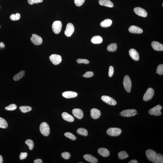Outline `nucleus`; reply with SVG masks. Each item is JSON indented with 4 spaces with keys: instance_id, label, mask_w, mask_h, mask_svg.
<instances>
[{
    "instance_id": "nucleus-9",
    "label": "nucleus",
    "mask_w": 163,
    "mask_h": 163,
    "mask_svg": "<svg viewBox=\"0 0 163 163\" xmlns=\"http://www.w3.org/2000/svg\"><path fill=\"white\" fill-rule=\"evenodd\" d=\"M49 59L52 63L55 65H57L61 62L62 60L61 56L59 55L53 54L50 56Z\"/></svg>"
},
{
    "instance_id": "nucleus-3",
    "label": "nucleus",
    "mask_w": 163,
    "mask_h": 163,
    "mask_svg": "<svg viewBox=\"0 0 163 163\" xmlns=\"http://www.w3.org/2000/svg\"><path fill=\"white\" fill-rule=\"evenodd\" d=\"M121 129L118 128H110L107 131V134L110 136L117 137L121 135Z\"/></svg>"
},
{
    "instance_id": "nucleus-32",
    "label": "nucleus",
    "mask_w": 163,
    "mask_h": 163,
    "mask_svg": "<svg viewBox=\"0 0 163 163\" xmlns=\"http://www.w3.org/2000/svg\"><path fill=\"white\" fill-rule=\"evenodd\" d=\"M21 15L19 13H16V14H12L10 17V19L12 21L18 20L20 19Z\"/></svg>"
},
{
    "instance_id": "nucleus-21",
    "label": "nucleus",
    "mask_w": 163,
    "mask_h": 163,
    "mask_svg": "<svg viewBox=\"0 0 163 163\" xmlns=\"http://www.w3.org/2000/svg\"><path fill=\"white\" fill-rule=\"evenodd\" d=\"M99 4L100 5L106 7L112 8L114 7V4L110 0H99Z\"/></svg>"
},
{
    "instance_id": "nucleus-7",
    "label": "nucleus",
    "mask_w": 163,
    "mask_h": 163,
    "mask_svg": "<svg viewBox=\"0 0 163 163\" xmlns=\"http://www.w3.org/2000/svg\"><path fill=\"white\" fill-rule=\"evenodd\" d=\"M61 22L59 21H56L53 22L52 25L53 31L56 34H58L61 31L62 28Z\"/></svg>"
},
{
    "instance_id": "nucleus-8",
    "label": "nucleus",
    "mask_w": 163,
    "mask_h": 163,
    "mask_svg": "<svg viewBox=\"0 0 163 163\" xmlns=\"http://www.w3.org/2000/svg\"><path fill=\"white\" fill-rule=\"evenodd\" d=\"M154 93V90L152 88H148L144 95L143 100L145 101H149L153 98Z\"/></svg>"
},
{
    "instance_id": "nucleus-11",
    "label": "nucleus",
    "mask_w": 163,
    "mask_h": 163,
    "mask_svg": "<svg viewBox=\"0 0 163 163\" xmlns=\"http://www.w3.org/2000/svg\"><path fill=\"white\" fill-rule=\"evenodd\" d=\"M30 39L31 42L36 45H40L43 42L42 38L36 34H33Z\"/></svg>"
},
{
    "instance_id": "nucleus-47",
    "label": "nucleus",
    "mask_w": 163,
    "mask_h": 163,
    "mask_svg": "<svg viewBox=\"0 0 163 163\" xmlns=\"http://www.w3.org/2000/svg\"><path fill=\"white\" fill-rule=\"evenodd\" d=\"M3 159L2 156L0 155V163H2L3 162Z\"/></svg>"
},
{
    "instance_id": "nucleus-36",
    "label": "nucleus",
    "mask_w": 163,
    "mask_h": 163,
    "mask_svg": "<svg viewBox=\"0 0 163 163\" xmlns=\"http://www.w3.org/2000/svg\"><path fill=\"white\" fill-rule=\"evenodd\" d=\"M156 72L160 75H162L163 74V65L161 64L158 65L157 68Z\"/></svg>"
},
{
    "instance_id": "nucleus-40",
    "label": "nucleus",
    "mask_w": 163,
    "mask_h": 163,
    "mask_svg": "<svg viewBox=\"0 0 163 163\" xmlns=\"http://www.w3.org/2000/svg\"><path fill=\"white\" fill-rule=\"evenodd\" d=\"M94 75V73L92 72H87L82 76L85 78H90L92 77Z\"/></svg>"
},
{
    "instance_id": "nucleus-25",
    "label": "nucleus",
    "mask_w": 163,
    "mask_h": 163,
    "mask_svg": "<svg viewBox=\"0 0 163 163\" xmlns=\"http://www.w3.org/2000/svg\"><path fill=\"white\" fill-rule=\"evenodd\" d=\"M103 39L100 36H94L91 39V42L94 44H100L103 42Z\"/></svg>"
},
{
    "instance_id": "nucleus-45",
    "label": "nucleus",
    "mask_w": 163,
    "mask_h": 163,
    "mask_svg": "<svg viewBox=\"0 0 163 163\" xmlns=\"http://www.w3.org/2000/svg\"><path fill=\"white\" fill-rule=\"evenodd\" d=\"M138 161L134 159L132 160L129 162L128 163H138Z\"/></svg>"
},
{
    "instance_id": "nucleus-6",
    "label": "nucleus",
    "mask_w": 163,
    "mask_h": 163,
    "mask_svg": "<svg viewBox=\"0 0 163 163\" xmlns=\"http://www.w3.org/2000/svg\"><path fill=\"white\" fill-rule=\"evenodd\" d=\"M137 111L134 109H129L123 110L120 113V115L124 117H130L136 115Z\"/></svg>"
},
{
    "instance_id": "nucleus-18",
    "label": "nucleus",
    "mask_w": 163,
    "mask_h": 163,
    "mask_svg": "<svg viewBox=\"0 0 163 163\" xmlns=\"http://www.w3.org/2000/svg\"><path fill=\"white\" fill-rule=\"evenodd\" d=\"M62 95L63 97L67 99L75 98L77 96V93L69 91L63 92Z\"/></svg>"
},
{
    "instance_id": "nucleus-42",
    "label": "nucleus",
    "mask_w": 163,
    "mask_h": 163,
    "mask_svg": "<svg viewBox=\"0 0 163 163\" xmlns=\"http://www.w3.org/2000/svg\"><path fill=\"white\" fill-rule=\"evenodd\" d=\"M114 69L112 66L109 67V75L110 77H112L114 74Z\"/></svg>"
},
{
    "instance_id": "nucleus-26",
    "label": "nucleus",
    "mask_w": 163,
    "mask_h": 163,
    "mask_svg": "<svg viewBox=\"0 0 163 163\" xmlns=\"http://www.w3.org/2000/svg\"><path fill=\"white\" fill-rule=\"evenodd\" d=\"M25 74V71H22L17 74L13 77V80L15 81L19 80L23 77Z\"/></svg>"
},
{
    "instance_id": "nucleus-48",
    "label": "nucleus",
    "mask_w": 163,
    "mask_h": 163,
    "mask_svg": "<svg viewBox=\"0 0 163 163\" xmlns=\"http://www.w3.org/2000/svg\"><path fill=\"white\" fill-rule=\"evenodd\" d=\"M156 74H157V72H156Z\"/></svg>"
},
{
    "instance_id": "nucleus-15",
    "label": "nucleus",
    "mask_w": 163,
    "mask_h": 163,
    "mask_svg": "<svg viewBox=\"0 0 163 163\" xmlns=\"http://www.w3.org/2000/svg\"><path fill=\"white\" fill-rule=\"evenodd\" d=\"M72 113L73 115L79 119H81L83 116V111L80 109H75L73 110Z\"/></svg>"
},
{
    "instance_id": "nucleus-16",
    "label": "nucleus",
    "mask_w": 163,
    "mask_h": 163,
    "mask_svg": "<svg viewBox=\"0 0 163 163\" xmlns=\"http://www.w3.org/2000/svg\"><path fill=\"white\" fill-rule=\"evenodd\" d=\"M129 54L133 59L135 61H138L139 59V55L138 52L134 49H132L129 51Z\"/></svg>"
},
{
    "instance_id": "nucleus-34",
    "label": "nucleus",
    "mask_w": 163,
    "mask_h": 163,
    "mask_svg": "<svg viewBox=\"0 0 163 163\" xmlns=\"http://www.w3.org/2000/svg\"><path fill=\"white\" fill-rule=\"evenodd\" d=\"M64 136L67 138H69L70 139L73 140V141H75L76 139V138L75 136L71 133H65L64 134Z\"/></svg>"
},
{
    "instance_id": "nucleus-43",
    "label": "nucleus",
    "mask_w": 163,
    "mask_h": 163,
    "mask_svg": "<svg viewBox=\"0 0 163 163\" xmlns=\"http://www.w3.org/2000/svg\"><path fill=\"white\" fill-rule=\"evenodd\" d=\"M28 154L26 152L24 153H21L20 155L19 158L21 160H23L25 159L26 158Z\"/></svg>"
},
{
    "instance_id": "nucleus-20",
    "label": "nucleus",
    "mask_w": 163,
    "mask_h": 163,
    "mask_svg": "<svg viewBox=\"0 0 163 163\" xmlns=\"http://www.w3.org/2000/svg\"><path fill=\"white\" fill-rule=\"evenodd\" d=\"M83 158L85 160L90 162L96 163L98 162V160L96 158L94 157L92 155L90 154H86L83 156Z\"/></svg>"
},
{
    "instance_id": "nucleus-33",
    "label": "nucleus",
    "mask_w": 163,
    "mask_h": 163,
    "mask_svg": "<svg viewBox=\"0 0 163 163\" xmlns=\"http://www.w3.org/2000/svg\"><path fill=\"white\" fill-rule=\"evenodd\" d=\"M25 143V144L28 146L30 150H32L34 146V144L32 140L30 139L27 140Z\"/></svg>"
},
{
    "instance_id": "nucleus-41",
    "label": "nucleus",
    "mask_w": 163,
    "mask_h": 163,
    "mask_svg": "<svg viewBox=\"0 0 163 163\" xmlns=\"http://www.w3.org/2000/svg\"><path fill=\"white\" fill-rule=\"evenodd\" d=\"M43 0H28V4L30 5H33L34 4L42 3Z\"/></svg>"
},
{
    "instance_id": "nucleus-49",
    "label": "nucleus",
    "mask_w": 163,
    "mask_h": 163,
    "mask_svg": "<svg viewBox=\"0 0 163 163\" xmlns=\"http://www.w3.org/2000/svg\"><path fill=\"white\" fill-rule=\"evenodd\" d=\"M1 28V26H0V28Z\"/></svg>"
},
{
    "instance_id": "nucleus-24",
    "label": "nucleus",
    "mask_w": 163,
    "mask_h": 163,
    "mask_svg": "<svg viewBox=\"0 0 163 163\" xmlns=\"http://www.w3.org/2000/svg\"><path fill=\"white\" fill-rule=\"evenodd\" d=\"M112 23V21L109 19H107L102 21L100 23V25L103 28H107L110 26Z\"/></svg>"
},
{
    "instance_id": "nucleus-37",
    "label": "nucleus",
    "mask_w": 163,
    "mask_h": 163,
    "mask_svg": "<svg viewBox=\"0 0 163 163\" xmlns=\"http://www.w3.org/2000/svg\"><path fill=\"white\" fill-rule=\"evenodd\" d=\"M61 155L62 157L65 159H69L71 156L70 154L67 152H63L61 153Z\"/></svg>"
},
{
    "instance_id": "nucleus-5",
    "label": "nucleus",
    "mask_w": 163,
    "mask_h": 163,
    "mask_svg": "<svg viewBox=\"0 0 163 163\" xmlns=\"http://www.w3.org/2000/svg\"><path fill=\"white\" fill-rule=\"evenodd\" d=\"M162 107L160 105H157L155 107L150 109L149 110V113L151 115L159 116L162 115V112L160 111L162 109Z\"/></svg>"
},
{
    "instance_id": "nucleus-39",
    "label": "nucleus",
    "mask_w": 163,
    "mask_h": 163,
    "mask_svg": "<svg viewBox=\"0 0 163 163\" xmlns=\"http://www.w3.org/2000/svg\"><path fill=\"white\" fill-rule=\"evenodd\" d=\"M85 0H74V3L77 7L81 6L85 2Z\"/></svg>"
},
{
    "instance_id": "nucleus-14",
    "label": "nucleus",
    "mask_w": 163,
    "mask_h": 163,
    "mask_svg": "<svg viewBox=\"0 0 163 163\" xmlns=\"http://www.w3.org/2000/svg\"><path fill=\"white\" fill-rule=\"evenodd\" d=\"M90 112L91 117L94 119H97L100 118L101 115L100 111L95 108L91 109Z\"/></svg>"
},
{
    "instance_id": "nucleus-13",
    "label": "nucleus",
    "mask_w": 163,
    "mask_h": 163,
    "mask_svg": "<svg viewBox=\"0 0 163 163\" xmlns=\"http://www.w3.org/2000/svg\"><path fill=\"white\" fill-rule=\"evenodd\" d=\"M134 11L137 15L143 17H145L147 16V13L146 11L141 7L135 8L134 9Z\"/></svg>"
},
{
    "instance_id": "nucleus-10",
    "label": "nucleus",
    "mask_w": 163,
    "mask_h": 163,
    "mask_svg": "<svg viewBox=\"0 0 163 163\" xmlns=\"http://www.w3.org/2000/svg\"><path fill=\"white\" fill-rule=\"evenodd\" d=\"M74 31V27L72 24L68 23L67 24L66 28L64 31L66 36L68 37H70L73 34Z\"/></svg>"
},
{
    "instance_id": "nucleus-17",
    "label": "nucleus",
    "mask_w": 163,
    "mask_h": 163,
    "mask_svg": "<svg viewBox=\"0 0 163 163\" xmlns=\"http://www.w3.org/2000/svg\"><path fill=\"white\" fill-rule=\"evenodd\" d=\"M151 46L154 49L158 51H163V45L159 42L154 41L152 43Z\"/></svg>"
},
{
    "instance_id": "nucleus-29",
    "label": "nucleus",
    "mask_w": 163,
    "mask_h": 163,
    "mask_svg": "<svg viewBox=\"0 0 163 163\" xmlns=\"http://www.w3.org/2000/svg\"><path fill=\"white\" fill-rule=\"evenodd\" d=\"M8 126V124L6 120L0 117V128L5 129L7 128Z\"/></svg>"
},
{
    "instance_id": "nucleus-38",
    "label": "nucleus",
    "mask_w": 163,
    "mask_h": 163,
    "mask_svg": "<svg viewBox=\"0 0 163 163\" xmlns=\"http://www.w3.org/2000/svg\"><path fill=\"white\" fill-rule=\"evenodd\" d=\"M77 63H83L85 64H88L89 62V60L86 59H79L77 60Z\"/></svg>"
},
{
    "instance_id": "nucleus-2",
    "label": "nucleus",
    "mask_w": 163,
    "mask_h": 163,
    "mask_svg": "<svg viewBox=\"0 0 163 163\" xmlns=\"http://www.w3.org/2000/svg\"><path fill=\"white\" fill-rule=\"evenodd\" d=\"M40 130L41 133L45 136H47L49 135L50 127L49 126L46 122H44L41 123L40 126Z\"/></svg>"
},
{
    "instance_id": "nucleus-23",
    "label": "nucleus",
    "mask_w": 163,
    "mask_h": 163,
    "mask_svg": "<svg viewBox=\"0 0 163 163\" xmlns=\"http://www.w3.org/2000/svg\"><path fill=\"white\" fill-rule=\"evenodd\" d=\"M98 153L101 156L104 157H107L110 155V152L107 149L101 148L98 149Z\"/></svg>"
},
{
    "instance_id": "nucleus-27",
    "label": "nucleus",
    "mask_w": 163,
    "mask_h": 163,
    "mask_svg": "<svg viewBox=\"0 0 163 163\" xmlns=\"http://www.w3.org/2000/svg\"><path fill=\"white\" fill-rule=\"evenodd\" d=\"M77 132L79 135L83 136H86L88 135L87 130L83 128H80L78 129Z\"/></svg>"
},
{
    "instance_id": "nucleus-31",
    "label": "nucleus",
    "mask_w": 163,
    "mask_h": 163,
    "mask_svg": "<svg viewBox=\"0 0 163 163\" xmlns=\"http://www.w3.org/2000/svg\"><path fill=\"white\" fill-rule=\"evenodd\" d=\"M19 109L21 112L23 113H25L31 111L32 110V108L29 106H20L19 107Z\"/></svg>"
},
{
    "instance_id": "nucleus-28",
    "label": "nucleus",
    "mask_w": 163,
    "mask_h": 163,
    "mask_svg": "<svg viewBox=\"0 0 163 163\" xmlns=\"http://www.w3.org/2000/svg\"><path fill=\"white\" fill-rule=\"evenodd\" d=\"M117 46L116 43H112L108 46L107 49L108 51L110 52H114L116 51Z\"/></svg>"
},
{
    "instance_id": "nucleus-1",
    "label": "nucleus",
    "mask_w": 163,
    "mask_h": 163,
    "mask_svg": "<svg viewBox=\"0 0 163 163\" xmlns=\"http://www.w3.org/2000/svg\"><path fill=\"white\" fill-rule=\"evenodd\" d=\"M146 154L149 160L153 163H163V156L160 153H157L153 150L148 149L146 151Z\"/></svg>"
},
{
    "instance_id": "nucleus-46",
    "label": "nucleus",
    "mask_w": 163,
    "mask_h": 163,
    "mask_svg": "<svg viewBox=\"0 0 163 163\" xmlns=\"http://www.w3.org/2000/svg\"><path fill=\"white\" fill-rule=\"evenodd\" d=\"M5 47L4 44L3 42L0 43V47L1 48H4Z\"/></svg>"
},
{
    "instance_id": "nucleus-12",
    "label": "nucleus",
    "mask_w": 163,
    "mask_h": 163,
    "mask_svg": "<svg viewBox=\"0 0 163 163\" xmlns=\"http://www.w3.org/2000/svg\"><path fill=\"white\" fill-rule=\"evenodd\" d=\"M101 99L103 102L111 106H115L117 104V102L115 100L108 96H103L101 97Z\"/></svg>"
},
{
    "instance_id": "nucleus-4",
    "label": "nucleus",
    "mask_w": 163,
    "mask_h": 163,
    "mask_svg": "<svg viewBox=\"0 0 163 163\" xmlns=\"http://www.w3.org/2000/svg\"><path fill=\"white\" fill-rule=\"evenodd\" d=\"M123 85L125 89L128 92H130L132 86V82L128 76H125L123 80Z\"/></svg>"
},
{
    "instance_id": "nucleus-22",
    "label": "nucleus",
    "mask_w": 163,
    "mask_h": 163,
    "mask_svg": "<svg viewBox=\"0 0 163 163\" xmlns=\"http://www.w3.org/2000/svg\"><path fill=\"white\" fill-rule=\"evenodd\" d=\"M62 116L65 121L71 122L74 121V118L72 116L66 112H64L62 114Z\"/></svg>"
},
{
    "instance_id": "nucleus-35",
    "label": "nucleus",
    "mask_w": 163,
    "mask_h": 163,
    "mask_svg": "<svg viewBox=\"0 0 163 163\" xmlns=\"http://www.w3.org/2000/svg\"><path fill=\"white\" fill-rule=\"evenodd\" d=\"M17 107L16 105L14 104H11L8 106L6 107L5 108L6 110L8 111H13L16 109Z\"/></svg>"
},
{
    "instance_id": "nucleus-44",
    "label": "nucleus",
    "mask_w": 163,
    "mask_h": 163,
    "mask_svg": "<svg viewBox=\"0 0 163 163\" xmlns=\"http://www.w3.org/2000/svg\"><path fill=\"white\" fill-rule=\"evenodd\" d=\"M34 162L35 163H42L43 162L42 159H39L35 160Z\"/></svg>"
},
{
    "instance_id": "nucleus-19",
    "label": "nucleus",
    "mask_w": 163,
    "mask_h": 163,
    "mask_svg": "<svg viewBox=\"0 0 163 163\" xmlns=\"http://www.w3.org/2000/svg\"><path fill=\"white\" fill-rule=\"evenodd\" d=\"M129 31L131 33L141 34L143 32L142 29L135 25H132L129 28Z\"/></svg>"
},
{
    "instance_id": "nucleus-30",
    "label": "nucleus",
    "mask_w": 163,
    "mask_h": 163,
    "mask_svg": "<svg viewBox=\"0 0 163 163\" xmlns=\"http://www.w3.org/2000/svg\"><path fill=\"white\" fill-rule=\"evenodd\" d=\"M119 158L121 159H126L128 157V155L127 152L125 151H121L118 153Z\"/></svg>"
}]
</instances>
